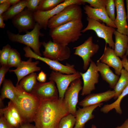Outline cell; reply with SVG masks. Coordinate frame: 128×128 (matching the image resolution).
<instances>
[{
	"label": "cell",
	"mask_w": 128,
	"mask_h": 128,
	"mask_svg": "<svg viewBox=\"0 0 128 128\" xmlns=\"http://www.w3.org/2000/svg\"><path fill=\"white\" fill-rule=\"evenodd\" d=\"M69 114L64 98L39 100L35 125L37 128H58L61 119Z\"/></svg>",
	"instance_id": "1"
},
{
	"label": "cell",
	"mask_w": 128,
	"mask_h": 128,
	"mask_svg": "<svg viewBox=\"0 0 128 128\" xmlns=\"http://www.w3.org/2000/svg\"><path fill=\"white\" fill-rule=\"evenodd\" d=\"M83 25L82 20L70 22L50 29L49 35L53 41L63 46L77 41L82 35Z\"/></svg>",
	"instance_id": "2"
},
{
	"label": "cell",
	"mask_w": 128,
	"mask_h": 128,
	"mask_svg": "<svg viewBox=\"0 0 128 128\" xmlns=\"http://www.w3.org/2000/svg\"><path fill=\"white\" fill-rule=\"evenodd\" d=\"M15 88L16 96L13 102L25 122H34L39 104V99L35 96L26 91L19 84H16Z\"/></svg>",
	"instance_id": "3"
},
{
	"label": "cell",
	"mask_w": 128,
	"mask_h": 128,
	"mask_svg": "<svg viewBox=\"0 0 128 128\" xmlns=\"http://www.w3.org/2000/svg\"><path fill=\"white\" fill-rule=\"evenodd\" d=\"M41 27L36 22L34 28L31 31H27L24 35L15 34L9 30L7 31V36L10 40L13 42H17L24 44L32 48L37 55L41 56L40 49L43 42L40 41L39 38L44 35L40 32Z\"/></svg>",
	"instance_id": "4"
},
{
	"label": "cell",
	"mask_w": 128,
	"mask_h": 128,
	"mask_svg": "<svg viewBox=\"0 0 128 128\" xmlns=\"http://www.w3.org/2000/svg\"><path fill=\"white\" fill-rule=\"evenodd\" d=\"M82 10L79 5H72L51 18L49 20L47 27L50 29L70 22L82 20Z\"/></svg>",
	"instance_id": "5"
},
{
	"label": "cell",
	"mask_w": 128,
	"mask_h": 128,
	"mask_svg": "<svg viewBox=\"0 0 128 128\" xmlns=\"http://www.w3.org/2000/svg\"><path fill=\"white\" fill-rule=\"evenodd\" d=\"M88 23L87 27L82 29L81 32L84 33L87 31L91 30L94 31L99 38L104 39L106 46L108 44L110 47L114 49V43L113 39V35L115 31V28L105 25L92 19L87 18Z\"/></svg>",
	"instance_id": "6"
},
{
	"label": "cell",
	"mask_w": 128,
	"mask_h": 128,
	"mask_svg": "<svg viewBox=\"0 0 128 128\" xmlns=\"http://www.w3.org/2000/svg\"><path fill=\"white\" fill-rule=\"evenodd\" d=\"M75 4L80 5H85V3L81 0H65L63 2L51 10L45 11L37 10L34 12L35 21L42 28L46 30L48 21L51 18L59 13L67 6Z\"/></svg>",
	"instance_id": "7"
},
{
	"label": "cell",
	"mask_w": 128,
	"mask_h": 128,
	"mask_svg": "<svg viewBox=\"0 0 128 128\" xmlns=\"http://www.w3.org/2000/svg\"><path fill=\"white\" fill-rule=\"evenodd\" d=\"M44 50L42 51L44 57L52 60L62 61L68 59L71 51L68 46H63L50 40L48 42H43Z\"/></svg>",
	"instance_id": "8"
},
{
	"label": "cell",
	"mask_w": 128,
	"mask_h": 128,
	"mask_svg": "<svg viewBox=\"0 0 128 128\" xmlns=\"http://www.w3.org/2000/svg\"><path fill=\"white\" fill-rule=\"evenodd\" d=\"M25 52L24 56L26 57L33 58L36 59L41 60L45 63L53 70L59 72L63 74H74L77 71L75 69V65L66 63V65L59 63V61L53 60L45 57L39 56L33 51L30 47L28 46L24 47Z\"/></svg>",
	"instance_id": "9"
},
{
	"label": "cell",
	"mask_w": 128,
	"mask_h": 128,
	"mask_svg": "<svg viewBox=\"0 0 128 128\" xmlns=\"http://www.w3.org/2000/svg\"><path fill=\"white\" fill-rule=\"evenodd\" d=\"M99 45L94 43L93 37L90 36L81 45L73 48L74 55L81 57L83 62V69L87 70L91 61V58L98 51Z\"/></svg>",
	"instance_id": "10"
},
{
	"label": "cell",
	"mask_w": 128,
	"mask_h": 128,
	"mask_svg": "<svg viewBox=\"0 0 128 128\" xmlns=\"http://www.w3.org/2000/svg\"><path fill=\"white\" fill-rule=\"evenodd\" d=\"M80 72L70 74H64L59 72L52 70L49 80L54 81L56 85L59 94V98L64 99L65 92L71 83L81 77Z\"/></svg>",
	"instance_id": "11"
},
{
	"label": "cell",
	"mask_w": 128,
	"mask_h": 128,
	"mask_svg": "<svg viewBox=\"0 0 128 128\" xmlns=\"http://www.w3.org/2000/svg\"><path fill=\"white\" fill-rule=\"evenodd\" d=\"M98 72L96 64L91 60L86 72L84 73L80 72L83 82L82 95H89L95 89V84L99 82Z\"/></svg>",
	"instance_id": "12"
},
{
	"label": "cell",
	"mask_w": 128,
	"mask_h": 128,
	"mask_svg": "<svg viewBox=\"0 0 128 128\" xmlns=\"http://www.w3.org/2000/svg\"><path fill=\"white\" fill-rule=\"evenodd\" d=\"M82 84L80 78L74 80L70 84L64 94V99L67 105L69 113L74 116L77 110L78 94L83 88Z\"/></svg>",
	"instance_id": "13"
},
{
	"label": "cell",
	"mask_w": 128,
	"mask_h": 128,
	"mask_svg": "<svg viewBox=\"0 0 128 128\" xmlns=\"http://www.w3.org/2000/svg\"><path fill=\"white\" fill-rule=\"evenodd\" d=\"M30 93L39 100L59 98L58 89L55 82L52 81L47 82H37Z\"/></svg>",
	"instance_id": "14"
},
{
	"label": "cell",
	"mask_w": 128,
	"mask_h": 128,
	"mask_svg": "<svg viewBox=\"0 0 128 128\" xmlns=\"http://www.w3.org/2000/svg\"><path fill=\"white\" fill-rule=\"evenodd\" d=\"M12 23L18 29V33L33 29L36 23L33 13L27 7L12 19Z\"/></svg>",
	"instance_id": "15"
},
{
	"label": "cell",
	"mask_w": 128,
	"mask_h": 128,
	"mask_svg": "<svg viewBox=\"0 0 128 128\" xmlns=\"http://www.w3.org/2000/svg\"><path fill=\"white\" fill-rule=\"evenodd\" d=\"M117 15L114 22L116 30L121 34L128 36V26L124 0H114Z\"/></svg>",
	"instance_id": "16"
},
{
	"label": "cell",
	"mask_w": 128,
	"mask_h": 128,
	"mask_svg": "<svg viewBox=\"0 0 128 128\" xmlns=\"http://www.w3.org/2000/svg\"><path fill=\"white\" fill-rule=\"evenodd\" d=\"M97 61L107 64L114 69L116 74L119 76L123 69L122 61L119 57L115 54L114 50L105 46L104 53Z\"/></svg>",
	"instance_id": "17"
},
{
	"label": "cell",
	"mask_w": 128,
	"mask_h": 128,
	"mask_svg": "<svg viewBox=\"0 0 128 128\" xmlns=\"http://www.w3.org/2000/svg\"><path fill=\"white\" fill-rule=\"evenodd\" d=\"M115 91L109 90L97 93H91L80 101L78 104L83 107L94 105L109 101L115 96Z\"/></svg>",
	"instance_id": "18"
},
{
	"label": "cell",
	"mask_w": 128,
	"mask_h": 128,
	"mask_svg": "<svg viewBox=\"0 0 128 128\" xmlns=\"http://www.w3.org/2000/svg\"><path fill=\"white\" fill-rule=\"evenodd\" d=\"M103 104L101 103L82 108L78 107L75 116L76 121L73 128H85L86 123L94 118V115L92 114L93 111Z\"/></svg>",
	"instance_id": "19"
},
{
	"label": "cell",
	"mask_w": 128,
	"mask_h": 128,
	"mask_svg": "<svg viewBox=\"0 0 128 128\" xmlns=\"http://www.w3.org/2000/svg\"><path fill=\"white\" fill-rule=\"evenodd\" d=\"M32 59L29 58L27 61H22L16 69L9 71L14 72L16 74L17 78V84H19L21 80L27 75L40 70L41 68L37 66L39 61L32 62Z\"/></svg>",
	"instance_id": "20"
},
{
	"label": "cell",
	"mask_w": 128,
	"mask_h": 128,
	"mask_svg": "<svg viewBox=\"0 0 128 128\" xmlns=\"http://www.w3.org/2000/svg\"><path fill=\"white\" fill-rule=\"evenodd\" d=\"M84 13L88 17L100 22L102 21L105 23L106 25L114 28H116L114 23L109 17L105 10L96 9L88 5H85L83 7Z\"/></svg>",
	"instance_id": "21"
},
{
	"label": "cell",
	"mask_w": 128,
	"mask_h": 128,
	"mask_svg": "<svg viewBox=\"0 0 128 128\" xmlns=\"http://www.w3.org/2000/svg\"><path fill=\"white\" fill-rule=\"evenodd\" d=\"M96 64L103 79L109 84L111 88L114 89L119 78V76L114 74L105 64L97 61Z\"/></svg>",
	"instance_id": "22"
},
{
	"label": "cell",
	"mask_w": 128,
	"mask_h": 128,
	"mask_svg": "<svg viewBox=\"0 0 128 128\" xmlns=\"http://www.w3.org/2000/svg\"><path fill=\"white\" fill-rule=\"evenodd\" d=\"M113 34L115 37L114 49L115 55L122 58L126 54L128 47V36L115 30Z\"/></svg>",
	"instance_id": "23"
},
{
	"label": "cell",
	"mask_w": 128,
	"mask_h": 128,
	"mask_svg": "<svg viewBox=\"0 0 128 128\" xmlns=\"http://www.w3.org/2000/svg\"><path fill=\"white\" fill-rule=\"evenodd\" d=\"M16 96L15 86L10 79L5 78L1 90L0 101H3L4 99L7 98L14 102Z\"/></svg>",
	"instance_id": "24"
},
{
	"label": "cell",
	"mask_w": 128,
	"mask_h": 128,
	"mask_svg": "<svg viewBox=\"0 0 128 128\" xmlns=\"http://www.w3.org/2000/svg\"><path fill=\"white\" fill-rule=\"evenodd\" d=\"M26 0H20L16 4L10 7L2 15L4 20L12 19L22 12L27 6Z\"/></svg>",
	"instance_id": "25"
},
{
	"label": "cell",
	"mask_w": 128,
	"mask_h": 128,
	"mask_svg": "<svg viewBox=\"0 0 128 128\" xmlns=\"http://www.w3.org/2000/svg\"><path fill=\"white\" fill-rule=\"evenodd\" d=\"M128 94V85L123 91L116 101L111 104L105 105L101 109V111L104 113L106 114L113 109H114L117 113L121 114L122 112L120 107V103L123 98Z\"/></svg>",
	"instance_id": "26"
},
{
	"label": "cell",
	"mask_w": 128,
	"mask_h": 128,
	"mask_svg": "<svg viewBox=\"0 0 128 128\" xmlns=\"http://www.w3.org/2000/svg\"><path fill=\"white\" fill-rule=\"evenodd\" d=\"M121 76L114 88L115 92L114 99H116L128 85V73L124 69L121 72Z\"/></svg>",
	"instance_id": "27"
},
{
	"label": "cell",
	"mask_w": 128,
	"mask_h": 128,
	"mask_svg": "<svg viewBox=\"0 0 128 128\" xmlns=\"http://www.w3.org/2000/svg\"><path fill=\"white\" fill-rule=\"evenodd\" d=\"M37 76L36 73H33L23 78L19 85L26 91L30 93L37 82Z\"/></svg>",
	"instance_id": "28"
},
{
	"label": "cell",
	"mask_w": 128,
	"mask_h": 128,
	"mask_svg": "<svg viewBox=\"0 0 128 128\" xmlns=\"http://www.w3.org/2000/svg\"><path fill=\"white\" fill-rule=\"evenodd\" d=\"M64 0H41L37 11H45L51 10L63 2Z\"/></svg>",
	"instance_id": "29"
},
{
	"label": "cell",
	"mask_w": 128,
	"mask_h": 128,
	"mask_svg": "<svg viewBox=\"0 0 128 128\" xmlns=\"http://www.w3.org/2000/svg\"><path fill=\"white\" fill-rule=\"evenodd\" d=\"M22 61L19 53L16 49L12 48L8 61V65L10 67L17 68Z\"/></svg>",
	"instance_id": "30"
},
{
	"label": "cell",
	"mask_w": 128,
	"mask_h": 128,
	"mask_svg": "<svg viewBox=\"0 0 128 128\" xmlns=\"http://www.w3.org/2000/svg\"><path fill=\"white\" fill-rule=\"evenodd\" d=\"M1 115H3L7 121L14 128H18L21 125L13 117L7 106L0 109Z\"/></svg>",
	"instance_id": "31"
},
{
	"label": "cell",
	"mask_w": 128,
	"mask_h": 128,
	"mask_svg": "<svg viewBox=\"0 0 128 128\" xmlns=\"http://www.w3.org/2000/svg\"><path fill=\"white\" fill-rule=\"evenodd\" d=\"M75 121V116L69 114L61 119L58 128H73Z\"/></svg>",
	"instance_id": "32"
},
{
	"label": "cell",
	"mask_w": 128,
	"mask_h": 128,
	"mask_svg": "<svg viewBox=\"0 0 128 128\" xmlns=\"http://www.w3.org/2000/svg\"><path fill=\"white\" fill-rule=\"evenodd\" d=\"M13 117L21 125L25 122L22 116L14 103L10 100L7 106Z\"/></svg>",
	"instance_id": "33"
},
{
	"label": "cell",
	"mask_w": 128,
	"mask_h": 128,
	"mask_svg": "<svg viewBox=\"0 0 128 128\" xmlns=\"http://www.w3.org/2000/svg\"><path fill=\"white\" fill-rule=\"evenodd\" d=\"M11 46L8 44L3 46L0 50V63L1 65H7V62L11 49Z\"/></svg>",
	"instance_id": "34"
},
{
	"label": "cell",
	"mask_w": 128,
	"mask_h": 128,
	"mask_svg": "<svg viewBox=\"0 0 128 128\" xmlns=\"http://www.w3.org/2000/svg\"><path fill=\"white\" fill-rule=\"evenodd\" d=\"M115 7L114 0H106L105 5V12L110 19L114 22L115 19Z\"/></svg>",
	"instance_id": "35"
},
{
	"label": "cell",
	"mask_w": 128,
	"mask_h": 128,
	"mask_svg": "<svg viewBox=\"0 0 128 128\" xmlns=\"http://www.w3.org/2000/svg\"><path fill=\"white\" fill-rule=\"evenodd\" d=\"M82 2L89 4L91 7L96 9L105 10L106 0H81Z\"/></svg>",
	"instance_id": "36"
},
{
	"label": "cell",
	"mask_w": 128,
	"mask_h": 128,
	"mask_svg": "<svg viewBox=\"0 0 128 128\" xmlns=\"http://www.w3.org/2000/svg\"><path fill=\"white\" fill-rule=\"evenodd\" d=\"M41 0H26V7L34 13L37 11Z\"/></svg>",
	"instance_id": "37"
},
{
	"label": "cell",
	"mask_w": 128,
	"mask_h": 128,
	"mask_svg": "<svg viewBox=\"0 0 128 128\" xmlns=\"http://www.w3.org/2000/svg\"><path fill=\"white\" fill-rule=\"evenodd\" d=\"M8 65L1 66L0 69V86L5 79V77L6 73L9 70L10 68Z\"/></svg>",
	"instance_id": "38"
},
{
	"label": "cell",
	"mask_w": 128,
	"mask_h": 128,
	"mask_svg": "<svg viewBox=\"0 0 128 128\" xmlns=\"http://www.w3.org/2000/svg\"><path fill=\"white\" fill-rule=\"evenodd\" d=\"M0 128H14L6 120L3 115H0Z\"/></svg>",
	"instance_id": "39"
},
{
	"label": "cell",
	"mask_w": 128,
	"mask_h": 128,
	"mask_svg": "<svg viewBox=\"0 0 128 128\" xmlns=\"http://www.w3.org/2000/svg\"><path fill=\"white\" fill-rule=\"evenodd\" d=\"M10 5L8 2L0 4V15H2L10 7Z\"/></svg>",
	"instance_id": "40"
},
{
	"label": "cell",
	"mask_w": 128,
	"mask_h": 128,
	"mask_svg": "<svg viewBox=\"0 0 128 128\" xmlns=\"http://www.w3.org/2000/svg\"><path fill=\"white\" fill-rule=\"evenodd\" d=\"M46 74L42 70L38 74L37 77V79L41 82H46Z\"/></svg>",
	"instance_id": "41"
},
{
	"label": "cell",
	"mask_w": 128,
	"mask_h": 128,
	"mask_svg": "<svg viewBox=\"0 0 128 128\" xmlns=\"http://www.w3.org/2000/svg\"><path fill=\"white\" fill-rule=\"evenodd\" d=\"M122 61L123 67L124 69L128 73V59L127 55H125L122 58L121 60Z\"/></svg>",
	"instance_id": "42"
},
{
	"label": "cell",
	"mask_w": 128,
	"mask_h": 128,
	"mask_svg": "<svg viewBox=\"0 0 128 128\" xmlns=\"http://www.w3.org/2000/svg\"><path fill=\"white\" fill-rule=\"evenodd\" d=\"M18 128H37L35 125L29 123H24L21 125Z\"/></svg>",
	"instance_id": "43"
},
{
	"label": "cell",
	"mask_w": 128,
	"mask_h": 128,
	"mask_svg": "<svg viewBox=\"0 0 128 128\" xmlns=\"http://www.w3.org/2000/svg\"><path fill=\"white\" fill-rule=\"evenodd\" d=\"M115 128H128V119H126L121 125L118 126Z\"/></svg>",
	"instance_id": "44"
},
{
	"label": "cell",
	"mask_w": 128,
	"mask_h": 128,
	"mask_svg": "<svg viewBox=\"0 0 128 128\" xmlns=\"http://www.w3.org/2000/svg\"><path fill=\"white\" fill-rule=\"evenodd\" d=\"M4 19L2 15H0V27L4 28L5 24L4 22Z\"/></svg>",
	"instance_id": "45"
},
{
	"label": "cell",
	"mask_w": 128,
	"mask_h": 128,
	"mask_svg": "<svg viewBox=\"0 0 128 128\" xmlns=\"http://www.w3.org/2000/svg\"><path fill=\"white\" fill-rule=\"evenodd\" d=\"M20 0H8V2L10 5H13L18 3Z\"/></svg>",
	"instance_id": "46"
},
{
	"label": "cell",
	"mask_w": 128,
	"mask_h": 128,
	"mask_svg": "<svg viewBox=\"0 0 128 128\" xmlns=\"http://www.w3.org/2000/svg\"><path fill=\"white\" fill-rule=\"evenodd\" d=\"M126 7H127V19H128V0H126ZM126 55H128V47L127 50Z\"/></svg>",
	"instance_id": "47"
},
{
	"label": "cell",
	"mask_w": 128,
	"mask_h": 128,
	"mask_svg": "<svg viewBox=\"0 0 128 128\" xmlns=\"http://www.w3.org/2000/svg\"><path fill=\"white\" fill-rule=\"evenodd\" d=\"M8 2V0H0V3L1 4Z\"/></svg>",
	"instance_id": "48"
},
{
	"label": "cell",
	"mask_w": 128,
	"mask_h": 128,
	"mask_svg": "<svg viewBox=\"0 0 128 128\" xmlns=\"http://www.w3.org/2000/svg\"><path fill=\"white\" fill-rule=\"evenodd\" d=\"M91 128H97V127L94 124H92Z\"/></svg>",
	"instance_id": "49"
}]
</instances>
